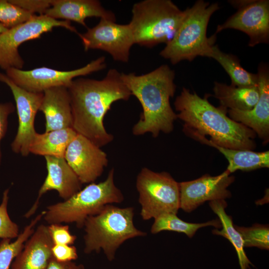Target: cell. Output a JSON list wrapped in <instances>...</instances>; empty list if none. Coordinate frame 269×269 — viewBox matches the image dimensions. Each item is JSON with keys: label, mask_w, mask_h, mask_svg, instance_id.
<instances>
[{"label": "cell", "mask_w": 269, "mask_h": 269, "mask_svg": "<svg viewBox=\"0 0 269 269\" xmlns=\"http://www.w3.org/2000/svg\"><path fill=\"white\" fill-rule=\"evenodd\" d=\"M72 114V129L100 147L114 139L105 128L104 119L112 104L127 101L132 95L121 73L110 69L101 80L79 77L67 88Z\"/></svg>", "instance_id": "obj_1"}, {"label": "cell", "mask_w": 269, "mask_h": 269, "mask_svg": "<svg viewBox=\"0 0 269 269\" xmlns=\"http://www.w3.org/2000/svg\"><path fill=\"white\" fill-rule=\"evenodd\" d=\"M121 77L142 108L139 120L133 128V134L138 136L150 133L156 137L160 133H170L177 119L170 103L176 88L174 70L167 65H162L140 75L121 73Z\"/></svg>", "instance_id": "obj_2"}, {"label": "cell", "mask_w": 269, "mask_h": 269, "mask_svg": "<svg viewBox=\"0 0 269 269\" xmlns=\"http://www.w3.org/2000/svg\"><path fill=\"white\" fill-rule=\"evenodd\" d=\"M177 119L183 128L201 135H208L211 143L235 149L253 150L256 147L255 133L227 116V110L215 107L207 98L183 88L174 102Z\"/></svg>", "instance_id": "obj_3"}, {"label": "cell", "mask_w": 269, "mask_h": 269, "mask_svg": "<svg viewBox=\"0 0 269 269\" xmlns=\"http://www.w3.org/2000/svg\"><path fill=\"white\" fill-rule=\"evenodd\" d=\"M134 209L106 205L99 213L87 218L84 227L86 254L103 250L108 260L115 259L118 249L128 240L147 234L134 224Z\"/></svg>", "instance_id": "obj_4"}, {"label": "cell", "mask_w": 269, "mask_h": 269, "mask_svg": "<svg viewBox=\"0 0 269 269\" xmlns=\"http://www.w3.org/2000/svg\"><path fill=\"white\" fill-rule=\"evenodd\" d=\"M124 199L115 183L112 168L103 181L89 183L68 199L47 206L43 218L49 225L75 223L78 228H82L88 217L97 214L106 205L121 203Z\"/></svg>", "instance_id": "obj_5"}, {"label": "cell", "mask_w": 269, "mask_h": 269, "mask_svg": "<svg viewBox=\"0 0 269 269\" xmlns=\"http://www.w3.org/2000/svg\"><path fill=\"white\" fill-rule=\"evenodd\" d=\"M128 23L135 44L153 47L167 43L174 36L186 14L170 0H143L134 3Z\"/></svg>", "instance_id": "obj_6"}, {"label": "cell", "mask_w": 269, "mask_h": 269, "mask_svg": "<svg viewBox=\"0 0 269 269\" xmlns=\"http://www.w3.org/2000/svg\"><path fill=\"white\" fill-rule=\"evenodd\" d=\"M219 8L218 3L210 4L203 0L186 8L184 19L159 55L172 64L182 60L192 61L199 56L206 57L215 39V34L207 37L208 24L212 15Z\"/></svg>", "instance_id": "obj_7"}, {"label": "cell", "mask_w": 269, "mask_h": 269, "mask_svg": "<svg viewBox=\"0 0 269 269\" xmlns=\"http://www.w3.org/2000/svg\"><path fill=\"white\" fill-rule=\"evenodd\" d=\"M136 188L143 220L167 213L177 214L180 209L179 182L169 173L143 167L137 176Z\"/></svg>", "instance_id": "obj_8"}, {"label": "cell", "mask_w": 269, "mask_h": 269, "mask_svg": "<svg viewBox=\"0 0 269 269\" xmlns=\"http://www.w3.org/2000/svg\"><path fill=\"white\" fill-rule=\"evenodd\" d=\"M56 27L78 33L70 21L55 19L44 14L35 15L29 20L0 33V68L5 71L12 68L22 69L24 61L18 51L19 46Z\"/></svg>", "instance_id": "obj_9"}, {"label": "cell", "mask_w": 269, "mask_h": 269, "mask_svg": "<svg viewBox=\"0 0 269 269\" xmlns=\"http://www.w3.org/2000/svg\"><path fill=\"white\" fill-rule=\"evenodd\" d=\"M106 58L101 56L81 68L61 71L46 67L28 70L10 68L6 75L18 86L31 92L43 93L51 88H68L77 77L85 76L106 68Z\"/></svg>", "instance_id": "obj_10"}, {"label": "cell", "mask_w": 269, "mask_h": 269, "mask_svg": "<svg viewBox=\"0 0 269 269\" xmlns=\"http://www.w3.org/2000/svg\"><path fill=\"white\" fill-rule=\"evenodd\" d=\"M84 50L98 49L109 53L114 60L127 63L130 50L135 44L129 24H121L101 18L95 26L87 28L86 32L78 33Z\"/></svg>", "instance_id": "obj_11"}, {"label": "cell", "mask_w": 269, "mask_h": 269, "mask_svg": "<svg viewBox=\"0 0 269 269\" xmlns=\"http://www.w3.org/2000/svg\"><path fill=\"white\" fill-rule=\"evenodd\" d=\"M0 81L10 89L18 116V129L11 144L12 150L26 156L30 154L29 146L36 133L34 128L35 118L39 110L43 94L27 91L16 85L5 74L0 72Z\"/></svg>", "instance_id": "obj_12"}, {"label": "cell", "mask_w": 269, "mask_h": 269, "mask_svg": "<svg viewBox=\"0 0 269 269\" xmlns=\"http://www.w3.org/2000/svg\"><path fill=\"white\" fill-rule=\"evenodd\" d=\"M227 169L216 176L205 174L195 180L179 182L180 208L190 212L207 201L225 200L231 196L227 188L235 177Z\"/></svg>", "instance_id": "obj_13"}, {"label": "cell", "mask_w": 269, "mask_h": 269, "mask_svg": "<svg viewBox=\"0 0 269 269\" xmlns=\"http://www.w3.org/2000/svg\"><path fill=\"white\" fill-rule=\"evenodd\" d=\"M64 158L82 184L94 182L109 162L101 147L78 134L68 145Z\"/></svg>", "instance_id": "obj_14"}, {"label": "cell", "mask_w": 269, "mask_h": 269, "mask_svg": "<svg viewBox=\"0 0 269 269\" xmlns=\"http://www.w3.org/2000/svg\"><path fill=\"white\" fill-rule=\"evenodd\" d=\"M234 29L247 34L249 45L254 47L269 42V1L252 0L230 17L224 23L218 25L215 34L226 29Z\"/></svg>", "instance_id": "obj_15"}, {"label": "cell", "mask_w": 269, "mask_h": 269, "mask_svg": "<svg viewBox=\"0 0 269 269\" xmlns=\"http://www.w3.org/2000/svg\"><path fill=\"white\" fill-rule=\"evenodd\" d=\"M44 157L47 175L39 190L36 201L24 215L26 218L35 213L40 199L48 191H56L59 196L65 200L81 189L82 184L64 158L50 156Z\"/></svg>", "instance_id": "obj_16"}, {"label": "cell", "mask_w": 269, "mask_h": 269, "mask_svg": "<svg viewBox=\"0 0 269 269\" xmlns=\"http://www.w3.org/2000/svg\"><path fill=\"white\" fill-rule=\"evenodd\" d=\"M260 96L255 106L250 110H228L229 117L253 130L267 143L269 141V71L265 65H260L258 72Z\"/></svg>", "instance_id": "obj_17"}, {"label": "cell", "mask_w": 269, "mask_h": 269, "mask_svg": "<svg viewBox=\"0 0 269 269\" xmlns=\"http://www.w3.org/2000/svg\"><path fill=\"white\" fill-rule=\"evenodd\" d=\"M53 243L48 226L38 225L15 258L10 269H47Z\"/></svg>", "instance_id": "obj_18"}, {"label": "cell", "mask_w": 269, "mask_h": 269, "mask_svg": "<svg viewBox=\"0 0 269 269\" xmlns=\"http://www.w3.org/2000/svg\"><path fill=\"white\" fill-rule=\"evenodd\" d=\"M43 14L55 19L74 21L87 28L85 19L88 17L116 20L115 13L97 0H52L51 6Z\"/></svg>", "instance_id": "obj_19"}, {"label": "cell", "mask_w": 269, "mask_h": 269, "mask_svg": "<svg viewBox=\"0 0 269 269\" xmlns=\"http://www.w3.org/2000/svg\"><path fill=\"white\" fill-rule=\"evenodd\" d=\"M39 111L45 119V132L72 128V114L68 88L59 86L43 92Z\"/></svg>", "instance_id": "obj_20"}, {"label": "cell", "mask_w": 269, "mask_h": 269, "mask_svg": "<svg viewBox=\"0 0 269 269\" xmlns=\"http://www.w3.org/2000/svg\"><path fill=\"white\" fill-rule=\"evenodd\" d=\"M189 137L218 149L228 160L227 170L232 173L237 170L251 171L269 167V151L257 152L251 150L235 149L216 145L210 142L206 136L190 130L183 129Z\"/></svg>", "instance_id": "obj_21"}, {"label": "cell", "mask_w": 269, "mask_h": 269, "mask_svg": "<svg viewBox=\"0 0 269 269\" xmlns=\"http://www.w3.org/2000/svg\"><path fill=\"white\" fill-rule=\"evenodd\" d=\"M214 97L226 110H251L258 101L260 92L258 87H244L228 85L214 82Z\"/></svg>", "instance_id": "obj_22"}, {"label": "cell", "mask_w": 269, "mask_h": 269, "mask_svg": "<svg viewBox=\"0 0 269 269\" xmlns=\"http://www.w3.org/2000/svg\"><path fill=\"white\" fill-rule=\"evenodd\" d=\"M77 133L72 128L36 133L30 145L29 153L64 158L66 149Z\"/></svg>", "instance_id": "obj_23"}, {"label": "cell", "mask_w": 269, "mask_h": 269, "mask_svg": "<svg viewBox=\"0 0 269 269\" xmlns=\"http://www.w3.org/2000/svg\"><path fill=\"white\" fill-rule=\"evenodd\" d=\"M209 206L217 214L221 224V230L214 229L212 233L222 236L228 239L234 247L238 256L241 269H249L251 263L245 251L244 242L240 233L233 225L232 217L225 212L227 204L225 200L210 201Z\"/></svg>", "instance_id": "obj_24"}, {"label": "cell", "mask_w": 269, "mask_h": 269, "mask_svg": "<svg viewBox=\"0 0 269 269\" xmlns=\"http://www.w3.org/2000/svg\"><path fill=\"white\" fill-rule=\"evenodd\" d=\"M206 57L214 59L222 66L231 78V85L244 87L258 86V74L247 71L241 66L238 58L222 51L217 45L212 46Z\"/></svg>", "instance_id": "obj_25"}, {"label": "cell", "mask_w": 269, "mask_h": 269, "mask_svg": "<svg viewBox=\"0 0 269 269\" xmlns=\"http://www.w3.org/2000/svg\"><path fill=\"white\" fill-rule=\"evenodd\" d=\"M211 226L217 228H221L219 219L205 223H192L182 220L176 214L167 213L154 219L150 232L155 234L164 231H173L184 233L189 238H192L200 228Z\"/></svg>", "instance_id": "obj_26"}, {"label": "cell", "mask_w": 269, "mask_h": 269, "mask_svg": "<svg viewBox=\"0 0 269 269\" xmlns=\"http://www.w3.org/2000/svg\"><path fill=\"white\" fill-rule=\"evenodd\" d=\"M43 216V211L33 219L19 234L14 241L3 239L0 242V269H10L15 258L22 250L25 242L34 232L35 227Z\"/></svg>", "instance_id": "obj_27"}, {"label": "cell", "mask_w": 269, "mask_h": 269, "mask_svg": "<svg viewBox=\"0 0 269 269\" xmlns=\"http://www.w3.org/2000/svg\"><path fill=\"white\" fill-rule=\"evenodd\" d=\"M240 233L244 247H257L262 249H269V228L267 225L255 224L252 227L235 226Z\"/></svg>", "instance_id": "obj_28"}, {"label": "cell", "mask_w": 269, "mask_h": 269, "mask_svg": "<svg viewBox=\"0 0 269 269\" xmlns=\"http://www.w3.org/2000/svg\"><path fill=\"white\" fill-rule=\"evenodd\" d=\"M35 15L13 4L9 0H0V23L7 28L25 22Z\"/></svg>", "instance_id": "obj_29"}, {"label": "cell", "mask_w": 269, "mask_h": 269, "mask_svg": "<svg viewBox=\"0 0 269 269\" xmlns=\"http://www.w3.org/2000/svg\"><path fill=\"white\" fill-rule=\"evenodd\" d=\"M8 189L3 193L0 204V238L12 239L16 238L19 235V227L10 218L7 212L8 201Z\"/></svg>", "instance_id": "obj_30"}, {"label": "cell", "mask_w": 269, "mask_h": 269, "mask_svg": "<svg viewBox=\"0 0 269 269\" xmlns=\"http://www.w3.org/2000/svg\"><path fill=\"white\" fill-rule=\"evenodd\" d=\"M48 229L53 245H72L77 239L71 233L68 225L52 224L48 226Z\"/></svg>", "instance_id": "obj_31"}, {"label": "cell", "mask_w": 269, "mask_h": 269, "mask_svg": "<svg viewBox=\"0 0 269 269\" xmlns=\"http://www.w3.org/2000/svg\"><path fill=\"white\" fill-rule=\"evenodd\" d=\"M13 4L33 14H43L51 6L52 0H9Z\"/></svg>", "instance_id": "obj_32"}, {"label": "cell", "mask_w": 269, "mask_h": 269, "mask_svg": "<svg viewBox=\"0 0 269 269\" xmlns=\"http://www.w3.org/2000/svg\"><path fill=\"white\" fill-rule=\"evenodd\" d=\"M53 258L59 262H69L78 258L76 248L72 245H53L52 248Z\"/></svg>", "instance_id": "obj_33"}, {"label": "cell", "mask_w": 269, "mask_h": 269, "mask_svg": "<svg viewBox=\"0 0 269 269\" xmlns=\"http://www.w3.org/2000/svg\"><path fill=\"white\" fill-rule=\"evenodd\" d=\"M14 110V107L11 103H0V164L1 160L0 142L7 130L8 116Z\"/></svg>", "instance_id": "obj_34"}, {"label": "cell", "mask_w": 269, "mask_h": 269, "mask_svg": "<svg viewBox=\"0 0 269 269\" xmlns=\"http://www.w3.org/2000/svg\"><path fill=\"white\" fill-rule=\"evenodd\" d=\"M82 264L77 265L73 262H59L53 257L50 261L47 269H84Z\"/></svg>", "instance_id": "obj_35"}, {"label": "cell", "mask_w": 269, "mask_h": 269, "mask_svg": "<svg viewBox=\"0 0 269 269\" xmlns=\"http://www.w3.org/2000/svg\"><path fill=\"white\" fill-rule=\"evenodd\" d=\"M8 28L6 27L5 26H4L3 24L0 23V34L5 31L7 30Z\"/></svg>", "instance_id": "obj_36"}]
</instances>
